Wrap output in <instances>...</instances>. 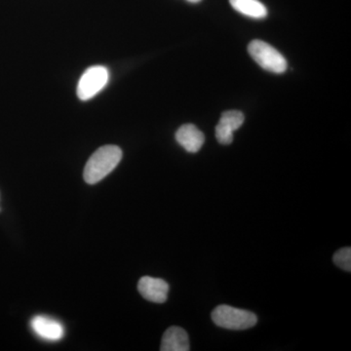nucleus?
<instances>
[{
	"instance_id": "4",
	"label": "nucleus",
	"mask_w": 351,
	"mask_h": 351,
	"mask_svg": "<svg viewBox=\"0 0 351 351\" xmlns=\"http://www.w3.org/2000/svg\"><path fill=\"white\" fill-rule=\"evenodd\" d=\"M108 71L103 66H91L83 73L77 85V96L82 101H88L96 96L107 85Z\"/></svg>"
},
{
	"instance_id": "5",
	"label": "nucleus",
	"mask_w": 351,
	"mask_h": 351,
	"mask_svg": "<svg viewBox=\"0 0 351 351\" xmlns=\"http://www.w3.org/2000/svg\"><path fill=\"white\" fill-rule=\"evenodd\" d=\"M244 114L239 110H228L221 114L216 127V138L219 144L230 145L233 141V133L244 123Z\"/></svg>"
},
{
	"instance_id": "12",
	"label": "nucleus",
	"mask_w": 351,
	"mask_h": 351,
	"mask_svg": "<svg viewBox=\"0 0 351 351\" xmlns=\"http://www.w3.org/2000/svg\"><path fill=\"white\" fill-rule=\"evenodd\" d=\"M186 1L191 2V3H198L201 0H186Z\"/></svg>"
},
{
	"instance_id": "8",
	"label": "nucleus",
	"mask_w": 351,
	"mask_h": 351,
	"mask_svg": "<svg viewBox=\"0 0 351 351\" xmlns=\"http://www.w3.org/2000/svg\"><path fill=\"white\" fill-rule=\"evenodd\" d=\"M176 140L186 152L195 154L204 145L205 137L204 134L193 124H184L178 129Z\"/></svg>"
},
{
	"instance_id": "3",
	"label": "nucleus",
	"mask_w": 351,
	"mask_h": 351,
	"mask_svg": "<svg viewBox=\"0 0 351 351\" xmlns=\"http://www.w3.org/2000/svg\"><path fill=\"white\" fill-rule=\"evenodd\" d=\"M249 54L265 71L282 73L287 69V61L276 48L263 40H253L248 46Z\"/></svg>"
},
{
	"instance_id": "10",
	"label": "nucleus",
	"mask_w": 351,
	"mask_h": 351,
	"mask_svg": "<svg viewBox=\"0 0 351 351\" xmlns=\"http://www.w3.org/2000/svg\"><path fill=\"white\" fill-rule=\"evenodd\" d=\"M230 5L237 12L254 19H263L267 16V7L258 0H230Z\"/></svg>"
},
{
	"instance_id": "11",
	"label": "nucleus",
	"mask_w": 351,
	"mask_h": 351,
	"mask_svg": "<svg viewBox=\"0 0 351 351\" xmlns=\"http://www.w3.org/2000/svg\"><path fill=\"white\" fill-rule=\"evenodd\" d=\"M335 265L337 267H341V269L346 270V271L350 272L351 270V249L350 247H346V248L339 249L335 253L334 257Z\"/></svg>"
},
{
	"instance_id": "1",
	"label": "nucleus",
	"mask_w": 351,
	"mask_h": 351,
	"mask_svg": "<svg viewBox=\"0 0 351 351\" xmlns=\"http://www.w3.org/2000/svg\"><path fill=\"white\" fill-rule=\"evenodd\" d=\"M122 158V151L117 145H104L92 154L85 165L84 181L95 184L107 177L117 168Z\"/></svg>"
},
{
	"instance_id": "6",
	"label": "nucleus",
	"mask_w": 351,
	"mask_h": 351,
	"mask_svg": "<svg viewBox=\"0 0 351 351\" xmlns=\"http://www.w3.org/2000/svg\"><path fill=\"white\" fill-rule=\"evenodd\" d=\"M138 290L147 301L163 304L167 301L169 285L163 279L144 276L138 281Z\"/></svg>"
},
{
	"instance_id": "2",
	"label": "nucleus",
	"mask_w": 351,
	"mask_h": 351,
	"mask_svg": "<svg viewBox=\"0 0 351 351\" xmlns=\"http://www.w3.org/2000/svg\"><path fill=\"white\" fill-rule=\"evenodd\" d=\"M212 320L217 326L235 331L250 329L258 322L257 316L251 311L225 304L217 306L214 309L212 313Z\"/></svg>"
},
{
	"instance_id": "9",
	"label": "nucleus",
	"mask_w": 351,
	"mask_h": 351,
	"mask_svg": "<svg viewBox=\"0 0 351 351\" xmlns=\"http://www.w3.org/2000/svg\"><path fill=\"white\" fill-rule=\"evenodd\" d=\"M189 339L188 332L182 328L170 327L164 332L161 341V351H189Z\"/></svg>"
},
{
	"instance_id": "7",
	"label": "nucleus",
	"mask_w": 351,
	"mask_h": 351,
	"mask_svg": "<svg viewBox=\"0 0 351 351\" xmlns=\"http://www.w3.org/2000/svg\"><path fill=\"white\" fill-rule=\"evenodd\" d=\"M31 326L39 338L46 341H60L64 336L63 325L47 316L38 315L32 318Z\"/></svg>"
}]
</instances>
